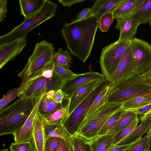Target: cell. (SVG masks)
Masks as SVG:
<instances>
[{
	"mask_svg": "<svg viewBox=\"0 0 151 151\" xmlns=\"http://www.w3.org/2000/svg\"><path fill=\"white\" fill-rule=\"evenodd\" d=\"M150 104L151 93L140 96L127 101L122 105V109L133 110Z\"/></svg>",
	"mask_w": 151,
	"mask_h": 151,
	"instance_id": "28",
	"label": "cell"
},
{
	"mask_svg": "<svg viewBox=\"0 0 151 151\" xmlns=\"http://www.w3.org/2000/svg\"><path fill=\"white\" fill-rule=\"evenodd\" d=\"M147 132L151 133V127L149 129V130Z\"/></svg>",
	"mask_w": 151,
	"mask_h": 151,
	"instance_id": "51",
	"label": "cell"
},
{
	"mask_svg": "<svg viewBox=\"0 0 151 151\" xmlns=\"http://www.w3.org/2000/svg\"><path fill=\"white\" fill-rule=\"evenodd\" d=\"M114 19L113 12H108L104 14L99 19L98 28L102 32H107Z\"/></svg>",
	"mask_w": 151,
	"mask_h": 151,
	"instance_id": "35",
	"label": "cell"
},
{
	"mask_svg": "<svg viewBox=\"0 0 151 151\" xmlns=\"http://www.w3.org/2000/svg\"><path fill=\"white\" fill-rule=\"evenodd\" d=\"M124 0H97L87 14L84 19L94 15L99 19L104 14L113 12Z\"/></svg>",
	"mask_w": 151,
	"mask_h": 151,
	"instance_id": "18",
	"label": "cell"
},
{
	"mask_svg": "<svg viewBox=\"0 0 151 151\" xmlns=\"http://www.w3.org/2000/svg\"><path fill=\"white\" fill-rule=\"evenodd\" d=\"M109 86L108 103L122 105L136 98L151 93V82L144 73H134Z\"/></svg>",
	"mask_w": 151,
	"mask_h": 151,
	"instance_id": "2",
	"label": "cell"
},
{
	"mask_svg": "<svg viewBox=\"0 0 151 151\" xmlns=\"http://www.w3.org/2000/svg\"><path fill=\"white\" fill-rule=\"evenodd\" d=\"M104 78L86 84L79 88L74 92L69 99L68 116L102 82Z\"/></svg>",
	"mask_w": 151,
	"mask_h": 151,
	"instance_id": "16",
	"label": "cell"
},
{
	"mask_svg": "<svg viewBox=\"0 0 151 151\" xmlns=\"http://www.w3.org/2000/svg\"><path fill=\"white\" fill-rule=\"evenodd\" d=\"M139 119L134 121L129 126L115 134L114 143V146L128 136L137 127Z\"/></svg>",
	"mask_w": 151,
	"mask_h": 151,
	"instance_id": "34",
	"label": "cell"
},
{
	"mask_svg": "<svg viewBox=\"0 0 151 151\" xmlns=\"http://www.w3.org/2000/svg\"><path fill=\"white\" fill-rule=\"evenodd\" d=\"M145 0H124L113 12L114 19L134 15L142 6Z\"/></svg>",
	"mask_w": 151,
	"mask_h": 151,
	"instance_id": "20",
	"label": "cell"
},
{
	"mask_svg": "<svg viewBox=\"0 0 151 151\" xmlns=\"http://www.w3.org/2000/svg\"><path fill=\"white\" fill-rule=\"evenodd\" d=\"M45 94L40 101L38 109L39 112L45 118L58 110L68 106L69 99L66 97L62 104H58L52 98L47 97Z\"/></svg>",
	"mask_w": 151,
	"mask_h": 151,
	"instance_id": "19",
	"label": "cell"
},
{
	"mask_svg": "<svg viewBox=\"0 0 151 151\" xmlns=\"http://www.w3.org/2000/svg\"><path fill=\"white\" fill-rule=\"evenodd\" d=\"M55 53L52 43L45 40L37 43L25 66L17 75L22 82H25L30 77L51 63Z\"/></svg>",
	"mask_w": 151,
	"mask_h": 151,
	"instance_id": "6",
	"label": "cell"
},
{
	"mask_svg": "<svg viewBox=\"0 0 151 151\" xmlns=\"http://www.w3.org/2000/svg\"><path fill=\"white\" fill-rule=\"evenodd\" d=\"M151 127V117H150L142 121L140 124L128 136L116 145L128 144L142 138L143 134L147 132Z\"/></svg>",
	"mask_w": 151,
	"mask_h": 151,
	"instance_id": "23",
	"label": "cell"
},
{
	"mask_svg": "<svg viewBox=\"0 0 151 151\" xmlns=\"http://www.w3.org/2000/svg\"><path fill=\"white\" fill-rule=\"evenodd\" d=\"M130 41L135 73L144 74L151 66V45L145 40L135 37Z\"/></svg>",
	"mask_w": 151,
	"mask_h": 151,
	"instance_id": "10",
	"label": "cell"
},
{
	"mask_svg": "<svg viewBox=\"0 0 151 151\" xmlns=\"http://www.w3.org/2000/svg\"><path fill=\"white\" fill-rule=\"evenodd\" d=\"M56 91L55 90L47 92L45 95L48 98H52Z\"/></svg>",
	"mask_w": 151,
	"mask_h": 151,
	"instance_id": "48",
	"label": "cell"
},
{
	"mask_svg": "<svg viewBox=\"0 0 151 151\" xmlns=\"http://www.w3.org/2000/svg\"><path fill=\"white\" fill-rule=\"evenodd\" d=\"M99 19L94 15L65 23L62 35L71 54L85 63L90 56L98 28Z\"/></svg>",
	"mask_w": 151,
	"mask_h": 151,
	"instance_id": "1",
	"label": "cell"
},
{
	"mask_svg": "<svg viewBox=\"0 0 151 151\" xmlns=\"http://www.w3.org/2000/svg\"><path fill=\"white\" fill-rule=\"evenodd\" d=\"M7 1L0 0V22L1 23L6 17L7 12Z\"/></svg>",
	"mask_w": 151,
	"mask_h": 151,
	"instance_id": "42",
	"label": "cell"
},
{
	"mask_svg": "<svg viewBox=\"0 0 151 151\" xmlns=\"http://www.w3.org/2000/svg\"><path fill=\"white\" fill-rule=\"evenodd\" d=\"M63 83L54 71L51 63L24 82L18 97L35 99L51 91L61 89Z\"/></svg>",
	"mask_w": 151,
	"mask_h": 151,
	"instance_id": "3",
	"label": "cell"
},
{
	"mask_svg": "<svg viewBox=\"0 0 151 151\" xmlns=\"http://www.w3.org/2000/svg\"><path fill=\"white\" fill-rule=\"evenodd\" d=\"M52 64L54 71L64 82L73 78L77 74L70 69H67L53 63Z\"/></svg>",
	"mask_w": 151,
	"mask_h": 151,
	"instance_id": "36",
	"label": "cell"
},
{
	"mask_svg": "<svg viewBox=\"0 0 151 151\" xmlns=\"http://www.w3.org/2000/svg\"><path fill=\"white\" fill-rule=\"evenodd\" d=\"M145 151H151V150H145Z\"/></svg>",
	"mask_w": 151,
	"mask_h": 151,
	"instance_id": "53",
	"label": "cell"
},
{
	"mask_svg": "<svg viewBox=\"0 0 151 151\" xmlns=\"http://www.w3.org/2000/svg\"><path fill=\"white\" fill-rule=\"evenodd\" d=\"M150 134L147 132L139 143L126 151H145L150 150L151 144L149 143V138Z\"/></svg>",
	"mask_w": 151,
	"mask_h": 151,
	"instance_id": "37",
	"label": "cell"
},
{
	"mask_svg": "<svg viewBox=\"0 0 151 151\" xmlns=\"http://www.w3.org/2000/svg\"><path fill=\"white\" fill-rule=\"evenodd\" d=\"M24 82H22L18 87L11 89L4 95L0 100V111H1L17 96L23 86Z\"/></svg>",
	"mask_w": 151,
	"mask_h": 151,
	"instance_id": "32",
	"label": "cell"
},
{
	"mask_svg": "<svg viewBox=\"0 0 151 151\" xmlns=\"http://www.w3.org/2000/svg\"><path fill=\"white\" fill-rule=\"evenodd\" d=\"M115 134H106L90 141L92 151H108L113 146Z\"/></svg>",
	"mask_w": 151,
	"mask_h": 151,
	"instance_id": "24",
	"label": "cell"
},
{
	"mask_svg": "<svg viewBox=\"0 0 151 151\" xmlns=\"http://www.w3.org/2000/svg\"><path fill=\"white\" fill-rule=\"evenodd\" d=\"M62 139L58 137H49L45 141L44 151H57Z\"/></svg>",
	"mask_w": 151,
	"mask_h": 151,
	"instance_id": "39",
	"label": "cell"
},
{
	"mask_svg": "<svg viewBox=\"0 0 151 151\" xmlns=\"http://www.w3.org/2000/svg\"><path fill=\"white\" fill-rule=\"evenodd\" d=\"M71 53L67 50H64L60 47L55 52L52 63L68 69H70V64H72Z\"/></svg>",
	"mask_w": 151,
	"mask_h": 151,
	"instance_id": "27",
	"label": "cell"
},
{
	"mask_svg": "<svg viewBox=\"0 0 151 151\" xmlns=\"http://www.w3.org/2000/svg\"><path fill=\"white\" fill-rule=\"evenodd\" d=\"M27 36L0 44V69L19 55L27 44Z\"/></svg>",
	"mask_w": 151,
	"mask_h": 151,
	"instance_id": "13",
	"label": "cell"
},
{
	"mask_svg": "<svg viewBox=\"0 0 151 151\" xmlns=\"http://www.w3.org/2000/svg\"><path fill=\"white\" fill-rule=\"evenodd\" d=\"M10 149L11 151H34L31 141L12 143Z\"/></svg>",
	"mask_w": 151,
	"mask_h": 151,
	"instance_id": "38",
	"label": "cell"
},
{
	"mask_svg": "<svg viewBox=\"0 0 151 151\" xmlns=\"http://www.w3.org/2000/svg\"><path fill=\"white\" fill-rule=\"evenodd\" d=\"M131 44L130 40H118L102 49L99 62L102 74L108 81L114 73L125 52Z\"/></svg>",
	"mask_w": 151,
	"mask_h": 151,
	"instance_id": "9",
	"label": "cell"
},
{
	"mask_svg": "<svg viewBox=\"0 0 151 151\" xmlns=\"http://www.w3.org/2000/svg\"><path fill=\"white\" fill-rule=\"evenodd\" d=\"M58 7V5L55 2L46 0L39 12L30 17L24 19L21 24L9 32L1 35L0 44L27 36L32 29L54 17Z\"/></svg>",
	"mask_w": 151,
	"mask_h": 151,
	"instance_id": "5",
	"label": "cell"
},
{
	"mask_svg": "<svg viewBox=\"0 0 151 151\" xmlns=\"http://www.w3.org/2000/svg\"><path fill=\"white\" fill-rule=\"evenodd\" d=\"M149 142L151 144V133L150 135L149 138Z\"/></svg>",
	"mask_w": 151,
	"mask_h": 151,
	"instance_id": "50",
	"label": "cell"
},
{
	"mask_svg": "<svg viewBox=\"0 0 151 151\" xmlns=\"http://www.w3.org/2000/svg\"><path fill=\"white\" fill-rule=\"evenodd\" d=\"M45 94L35 99V106L29 117L22 126L13 134L15 142L31 141L35 118L40 101Z\"/></svg>",
	"mask_w": 151,
	"mask_h": 151,
	"instance_id": "15",
	"label": "cell"
},
{
	"mask_svg": "<svg viewBox=\"0 0 151 151\" xmlns=\"http://www.w3.org/2000/svg\"><path fill=\"white\" fill-rule=\"evenodd\" d=\"M122 109V105L106 103L86 118L77 134L88 141L93 140L109 119Z\"/></svg>",
	"mask_w": 151,
	"mask_h": 151,
	"instance_id": "7",
	"label": "cell"
},
{
	"mask_svg": "<svg viewBox=\"0 0 151 151\" xmlns=\"http://www.w3.org/2000/svg\"><path fill=\"white\" fill-rule=\"evenodd\" d=\"M65 97L61 89L57 90L55 92L52 99L56 103L62 104Z\"/></svg>",
	"mask_w": 151,
	"mask_h": 151,
	"instance_id": "43",
	"label": "cell"
},
{
	"mask_svg": "<svg viewBox=\"0 0 151 151\" xmlns=\"http://www.w3.org/2000/svg\"><path fill=\"white\" fill-rule=\"evenodd\" d=\"M0 151H10L7 149H2Z\"/></svg>",
	"mask_w": 151,
	"mask_h": 151,
	"instance_id": "49",
	"label": "cell"
},
{
	"mask_svg": "<svg viewBox=\"0 0 151 151\" xmlns=\"http://www.w3.org/2000/svg\"><path fill=\"white\" fill-rule=\"evenodd\" d=\"M140 24H146L151 20V0H145L142 7L134 15Z\"/></svg>",
	"mask_w": 151,
	"mask_h": 151,
	"instance_id": "30",
	"label": "cell"
},
{
	"mask_svg": "<svg viewBox=\"0 0 151 151\" xmlns=\"http://www.w3.org/2000/svg\"><path fill=\"white\" fill-rule=\"evenodd\" d=\"M71 151H92L89 141L78 134L70 136Z\"/></svg>",
	"mask_w": 151,
	"mask_h": 151,
	"instance_id": "26",
	"label": "cell"
},
{
	"mask_svg": "<svg viewBox=\"0 0 151 151\" xmlns=\"http://www.w3.org/2000/svg\"><path fill=\"white\" fill-rule=\"evenodd\" d=\"M46 0H20L19 4L21 14L24 19L32 16L42 8Z\"/></svg>",
	"mask_w": 151,
	"mask_h": 151,
	"instance_id": "21",
	"label": "cell"
},
{
	"mask_svg": "<svg viewBox=\"0 0 151 151\" xmlns=\"http://www.w3.org/2000/svg\"><path fill=\"white\" fill-rule=\"evenodd\" d=\"M44 117L37 111L34 122L32 138L34 151H44L46 137Z\"/></svg>",
	"mask_w": 151,
	"mask_h": 151,
	"instance_id": "17",
	"label": "cell"
},
{
	"mask_svg": "<svg viewBox=\"0 0 151 151\" xmlns=\"http://www.w3.org/2000/svg\"><path fill=\"white\" fill-rule=\"evenodd\" d=\"M108 82L104 77L102 82L67 116L63 125L70 137L78 133L95 98Z\"/></svg>",
	"mask_w": 151,
	"mask_h": 151,
	"instance_id": "8",
	"label": "cell"
},
{
	"mask_svg": "<svg viewBox=\"0 0 151 151\" xmlns=\"http://www.w3.org/2000/svg\"><path fill=\"white\" fill-rule=\"evenodd\" d=\"M123 111L122 109L114 113L106 121L99 131L97 137L107 134L116 124L121 116Z\"/></svg>",
	"mask_w": 151,
	"mask_h": 151,
	"instance_id": "33",
	"label": "cell"
},
{
	"mask_svg": "<svg viewBox=\"0 0 151 151\" xmlns=\"http://www.w3.org/2000/svg\"><path fill=\"white\" fill-rule=\"evenodd\" d=\"M86 1V0H59L58 2L63 6L70 7L74 4Z\"/></svg>",
	"mask_w": 151,
	"mask_h": 151,
	"instance_id": "44",
	"label": "cell"
},
{
	"mask_svg": "<svg viewBox=\"0 0 151 151\" xmlns=\"http://www.w3.org/2000/svg\"><path fill=\"white\" fill-rule=\"evenodd\" d=\"M134 73L135 67L131 44L125 52L109 81V85L114 84Z\"/></svg>",
	"mask_w": 151,
	"mask_h": 151,
	"instance_id": "12",
	"label": "cell"
},
{
	"mask_svg": "<svg viewBox=\"0 0 151 151\" xmlns=\"http://www.w3.org/2000/svg\"><path fill=\"white\" fill-rule=\"evenodd\" d=\"M115 28L119 31V40L130 41L137 33L140 22L134 15L118 17Z\"/></svg>",
	"mask_w": 151,
	"mask_h": 151,
	"instance_id": "14",
	"label": "cell"
},
{
	"mask_svg": "<svg viewBox=\"0 0 151 151\" xmlns=\"http://www.w3.org/2000/svg\"><path fill=\"white\" fill-rule=\"evenodd\" d=\"M150 25L151 28V20L150 22Z\"/></svg>",
	"mask_w": 151,
	"mask_h": 151,
	"instance_id": "52",
	"label": "cell"
},
{
	"mask_svg": "<svg viewBox=\"0 0 151 151\" xmlns=\"http://www.w3.org/2000/svg\"><path fill=\"white\" fill-rule=\"evenodd\" d=\"M57 151H71L70 145L66 141L62 139Z\"/></svg>",
	"mask_w": 151,
	"mask_h": 151,
	"instance_id": "45",
	"label": "cell"
},
{
	"mask_svg": "<svg viewBox=\"0 0 151 151\" xmlns=\"http://www.w3.org/2000/svg\"><path fill=\"white\" fill-rule=\"evenodd\" d=\"M142 138L139 139L135 142L125 145L113 146L108 151H126L139 143Z\"/></svg>",
	"mask_w": 151,
	"mask_h": 151,
	"instance_id": "41",
	"label": "cell"
},
{
	"mask_svg": "<svg viewBox=\"0 0 151 151\" xmlns=\"http://www.w3.org/2000/svg\"><path fill=\"white\" fill-rule=\"evenodd\" d=\"M144 74L146 77L151 82V66Z\"/></svg>",
	"mask_w": 151,
	"mask_h": 151,
	"instance_id": "47",
	"label": "cell"
},
{
	"mask_svg": "<svg viewBox=\"0 0 151 151\" xmlns=\"http://www.w3.org/2000/svg\"><path fill=\"white\" fill-rule=\"evenodd\" d=\"M137 119H138V114L134 111L123 109L119 119L106 134H115Z\"/></svg>",
	"mask_w": 151,
	"mask_h": 151,
	"instance_id": "22",
	"label": "cell"
},
{
	"mask_svg": "<svg viewBox=\"0 0 151 151\" xmlns=\"http://www.w3.org/2000/svg\"><path fill=\"white\" fill-rule=\"evenodd\" d=\"M44 129L46 139L50 137H58L70 144V136L63 124H51L45 122Z\"/></svg>",
	"mask_w": 151,
	"mask_h": 151,
	"instance_id": "25",
	"label": "cell"
},
{
	"mask_svg": "<svg viewBox=\"0 0 151 151\" xmlns=\"http://www.w3.org/2000/svg\"><path fill=\"white\" fill-rule=\"evenodd\" d=\"M108 83L109 82L105 85L95 98L86 118L99 109L106 103V97L109 87Z\"/></svg>",
	"mask_w": 151,
	"mask_h": 151,
	"instance_id": "29",
	"label": "cell"
},
{
	"mask_svg": "<svg viewBox=\"0 0 151 151\" xmlns=\"http://www.w3.org/2000/svg\"><path fill=\"white\" fill-rule=\"evenodd\" d=\"M90 9V8H86L83 9L78 14L76 18L73 19L72 22H76L84 19Z\"/></svg>",
	"mask_w": 151,
	"mask_h": 151,
	"instance_id": "46",
	"label": "cell"
},
{
	"mask_svg": "<svg viewBox=\"0 0 151 151\" xmlns=\"http://www.w3.org/2000/svg\"><path fill=\"white\" fill-rule=\"evenodd\" d=\"M35 99L19 98L0 111V135L13 134L24 125L35 106Z\"/></svg>",
	"mask_w": 151,
	"mask_h": 151,
	"instance_id": "4",
	"label": "cell"
},
{
	"mask_svg": "<svg viewBox=\"0 0 151 151\" xmlns=\"http://www.w3.org/2000/svg\"><path fill=\"white\" fill-rule=\"evenodd\" d=\"M104 77L102 74L94 71L77 74L73 78L64 82L61 89L65 97L69 99L74 92L80 87Z\"/></svg>",
	"mask_w": 151,
	"mask_h": 151,
	"instance_id": "11",
	"label": "cell"
},
{
	"mask_svg": "<svg viewBox=\"0 0 151 151\" xmlns=\"http://www.w3.org/2000/svg\"><path fill=\"white\" fill-rule=\"evenodd\" d=\"M133 110L138 115L141 116L140 118L141 121L151 117V104Z\"/></svg>",
	"mask_w": 151,
	"mask_h": 151,
	"instance_id": "40",
	"label": "cell"
},
{
	"mask_svg": "<svg viewBox=\"0 0 151 151\" xmlns=\"http://www.w3.org/2000/svg\"><path fill=\"white\" fill-rule=\"evenodd\" d=\"M68 106L59 109L46 118L45 122L47 124L62 125L68 116Z\"/></svg>",
	"mask_w": 151,
	"mask_h": 151,
	"instance_id": "31",
	"label": "cell"
}]
</instances>
